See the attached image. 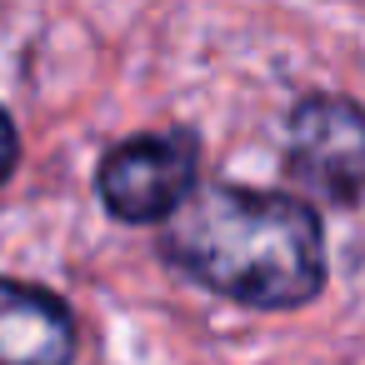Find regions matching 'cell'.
<instances>
[{
  "instance_id": "cell-1",
  "label": "cell",
  "mask_w": 365,
  "mask_h": 365,
  "mask_svg": "<svg viewBox=\"0 0 365 365\" xmlns=\"http://www.w3.org/2000/svg\"><path fill=\"white\" fill-rule=\"evenodd\" d=\"M160 225L165 265L245 310H300L325 290V225L300 195L210 180Z\"/></svg>"
},
{
  "instance_id": "cell-2",
  "label": "cell",
  "mask_w": 365,
  "mask_h": 365,
  "mask_svg": "<svg viewBox=\"0 0 365 365\" xmlns=\"http://www.w3.org/2000/svg\"><path fill=\"white\" fill-rule=\"evenodd\" d=\"M285 175L320 205L350 210L365 200V106L335 91H310L285 115Z\"/></svg>"
},
{
  "instance_id": "cell-3",
  "label": "cell",
  "mask_w": 365,
  "mask_h": 365,
  "mask_svg": "<svg viewBox=\"0 0 365 365\" xmlns=\"http://www.w3.org/2000/svg\"><path fill=\"white\" fill-rule=\"evenodd\" d=\"M200 135L190 125L115 140L96 165V195L120 225H160L200 185Z\"/></svg>"
},
{
  "instance_id": "cell-4",
  "label": "cell",
  "mask_w": 365,
  "mask_h": 365,
  "mask_svg": "<svg viewBox=\"0 0 365 365\" xmlns=\"http://www.w3.org/2000/svg\"><path fill=\"white\" fill-rule=\"evenodd\" d=\"M81 320L66 295L0 275V365H76Z\"/></svg>"
},
{
  "instance_id": "cell-5",
  "label": "cell",
  "mask_w": 365,
  "mask_h": 365,
  "mask_svg": "<svg viewBox=\"0 0 365 365\" xmlns=\"http://www.w3.org/2000/svg\"><path fill=\"white\" fill-rule=\"evenodd\" d=\"M16 160H21V135H16V120L11 110L0 106V185L16 175Z\"/></svg>"
}]
</instances>
